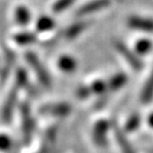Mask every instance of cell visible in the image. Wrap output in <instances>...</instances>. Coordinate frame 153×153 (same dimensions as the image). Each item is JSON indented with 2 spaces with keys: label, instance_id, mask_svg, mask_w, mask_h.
<instances>
[{
  "label": "cell",
  "instance_id": "1",
  "mask_svg": "<svg viewBox=\"0 0 153 153\" xmlns=\"http://www.w3.org/2000/svg\"><path fill=\"white\" fill-rule=\"evenodd\" d=\"M26 60L28 62V64L32 67L33 71L37 76L38 81L41 82L45 87L49 88L51 86V80L50 76L48 74V71L45 69L44 65L41 63L39 59L37 57V55L33 52H27L26 53Z\"/></svg>",
  "mask_w": 153,
  "mask_h": 153
},
{
  "label": "cell",
  "instance_id": "2",
  "mask_svg": "<svg viewBox=\"0 0 153 153\" xmlns=\"http://www.w3.org/2000/svg\"><path fill=\"white\" fill-rule=\"evenodd\" d=\"M111 123L105 119L97 121L93 129V140L99 148H105L108 145V131Z\"/></svg>",
  "mask_w": 153,
  "mask_h": 153
},
{
  "label": "cell",
  "instance_id": "3",
  "mask_svg": "<svg viewBox=\"0 0 153 153\" xmlns=\"http://www.w3.org/2000/svg\"><path fill=\"white\" fill-rule=\"evenodd\" d=\"M115 48H116V50L123 56L124 60L129 63L130 66H131L134 70H137V71H138V70H140L141 68H143V63H141V61L138 59V56H137L130 48H128L127 46L124 45L123 43H121V42H116V43H115Z\"/></svg>",
  "mask_w": 153,
  "mask_h": 153
},
{
  "label": "cell",
  "instance_id": "4",
  "mask_svg": "<svg viewBox=\"0 0 153 153\" xmlns=\"http://www.w3.org/2000/svg\"><path fill=\"white\" fill-rule=\"evenodd\" d=\"M22 127L25 140L29 141L33 132L34 122L30 114V106L28 103H24L22 105Z\"/></svg>",
  "mask_w": 153,
  "mask_h": 153
},
{
  "label": "cell",
  "instance_id": "5",
  "mask_svg": "<svg viewBox=\"0 0 153 153\" xmlns=\"http://www.w3.org/2000/svg\"><path fill=\"white\" fill-rule=\"evenodd\" d=\"M110 3H111L110 0H91L89 2L82 5V7L78 10L76 14L79 15V16H84V15L96 13V12H98V11H100V10L108 7V5H110Z\"/></svg>",
  "mask_w": 153,
  "mask_h": 153
},
{
  "label": "cell",
  "instance_id": "6",
  "mask_svg": "<svg viewBox=\"0 0 153 153\" xmlns=\"http://www.w3.org/2000/svg\"><path fill=\"white\" fill-rule=\"evenodd\" d=\"M71 111L69 104L67 103H53V104H46L43 105L39 108L41 114H49L54 116H66Z\"/></svg>",
  "mask_w": 153,
  "mask_h": 153
},
{
  "label": "cell",
  "instance_id": "7",
  "mask_svg": "<svg viewBox=\"0 0 153 153\" xmlns=\"http://www.w3.org/2000/svg\"><path fill=\"white\" fill-rule=\"evenodd\" d=\"M18 86H15L14 88H12V91L9 93L7 100L4 102L2 108V119L5 122L10 121L11 117H12L13 111H14V106H15V102H16V98H17V91H18Z\"/></svg>",
  "mask_w": 153,
  "mask_h": 153
},
{
  "label": "cell",
  "instance_id": "8",
  "mask_svg": "<svg viewBox=\"0 0 153 153\" xmlns=\"http://www.w3.org/2000/svg\"><path fill=\"white\" fill-rule=\"evenodd\" d=\"M130 28L145 32H153V19L143 18L139 16H131L128 19Z\"/></svg>",
  "mask_w": 153,
  "mask_h": 153
},
{
  "label": "cell",
  "instance_id": "9",
  "mask_svg": "<svg viewBox=\"0 0 153 153\" xmlns=\"http://www.w3.org/2000/svg\"><path fill=\"white\" fill-rule=\"evenodd\" d=\"M112 127H113V132H114L115 139L117 141L118 146L121 149L122 153H135L133 147L131 146L130 141L128 140L126 134L119 129V127H118L117 124L114 122V123L112 124Z\"/></svg>",
  "mask_w": 153,
  "mask_h": 153
},
{
  "label": "cell",
  "instance_id": "10",
  "mask_svg": "<svg viewBox=\"0 0 153 153\" xmlns=\"http://www.w3.org/2000/svg\"><path fill=\"white\" fill-rule=\"evenodd\" d=\"M57 66L61 70L65 72H72L76 69L78 64L74 57L69 56V55H63L57 61Z\"/></svg>",
  "mask_w": 153,
  "mask_h": 153
},
{
  "label": "cell",
  "instance_id": "11",
  "mask_svg": "<svg viewBox=\"0 0 153 153\" xmlns=\"http://www.w3.org/2000/svg\"><path fill=\"white\" fill-rule=\"evenodd\" d=\"M153 99V72L146 82L140 94V101L143 104H148Z\"/></svg>",
  "mask_w": 153,
  "mask_h": 153
},
{
  "label": "cell",
  "instance_id": "12",
  "mask_svg": "<svg viewBox=\"0 0 153 153\" xmlns=\"http://www.w3.org/2000/svg\"><path fill=\"white\" fill-rule=\"evenodd\" d=\"M128 78L124 74H117L113 76L111 78V80L108 83V88H110L112 91H118L121 87H123L124 84L127 83Z\"/></svg>",
  "mask_w": 153,
  "mask_h": 153
},
{
  "label": "cell",
  "instance_id": "13",
  "mask_svg": "<svg viewBox=\"0 0 153 153\" xmlns=\"http://www.w3.org/2000/svg\"><path fill=\"white\" fill-rule=\"evenodd\" d=\"M85 28H86L85 22H76V24H72L71 26L68 27V28L65 30L64 35L67 39H74L76 36H79L80 33H81Z\"/></svg>",
  "mask_w": 153,
  "mask_h": 153
},
{
  "label": "cell",
  "instance_id": "14",
  "mask_svg": "<svg viewBox=\"0 0 153 153\" xmlns=\"http://www.w3.org/2000/svg\"><path fill=\"white\" fill-rule=\"evenodd\" d=\"M30 18H31V15L29 10L26 7H16V11H15V19L19 25H27L30 22Z\"/></svg>",
  "mask_w": 153,
  "mask_h": 153
},
{
  "label": "cell",
  "instance_id": "15",
  "mask_svg": "<svg viewBox=\"0 0 153 153\" xmlns=\"http://www.w3.org/2000/svg\"><path fill=\"white\" fill-rule=\"evenodd\" d=\"M36 39V36L31 32H22L14 35V41L18 45H29L33 44Z\"/></svg>",
  "mask_w": 153,
  "mask_h": 153
},
{
  "label": "cell",
  "instance_id": "16",
  "mask_svg": "<svg viewBox=\"0 0 153 153\" xmlns=\"http://www.w3.org/2000/svg\"><path fill=\"white\" fill-rule=\"evenodd\" d=\"M54 27V20L49 16H41L36 22V28L39 32L48 31Z\"/></svg>",
  "mask_w": 153,
  "mask_h": 153
},
{
  "label": "cell",
  "instance_id": "17",
  "mask_svg": "<svg viewBox=\"0 0 153 153\" xmlns=\"http://www.w3.org/2000/svg\"><path fill=\"white\" fill-rule=\"evenodd\" d=\"M140 124V116L138 114H132L124 124V130L127 132H133L138 129Z\"/></svg>",
  "mask_w": 153,
  "mask_h": 153
},
{
  "label": "cell",
  "instance_id": "18",
  "mask_svg": "<svg viewBox=\"0 0 153 153\" xmlns=\"http://www.w3.org/2000/svg\"><path fill=\"white\" fill-rule=\"evenodd\" d=\"M151 48H152V43L147 38L139 39L136 43V45H135V50L139 54H146V53H148L150 51Z\"/></svg>",
  "mask_w": 153,
  "mask_h": 153
},
{
  "label": "cell",
  "instance_id": "19",
  "mask_svg": "<svg viewBox=\"0 0 153 153\" xmlns=\"http://www.w3.org/2000/svg\"><path fill=\"white\" fill-rule=\"evenodd\" d=\"M89 88H91V93L97 94V95H103L106 91V89H108V84L105 83V82L101 81V80H97V81L91 83Z\"/></svg>",
  "mask_w": 153,
  "mask_h": 153
},
{
  "label": "cell",
  "instance_id": "20",
  "mask_svg": "<svg viewBox=\"0 0 153 153\" xmlns=\"http://www.w3.org/2000/svg\"><path fill=\"white\" fill-rule=\"evenodd\" d=\"M74 2V0H57L56 2L53 4V12L55 13L63 12L66 9H68Z\"/></svg>",
  "mask_w": 153,
  "mask_h": 153
},
{
  "label": "cell",
  "instance_id": "21",
  "mask_svg": "<svg viewBox=\"0 0 153 153\" xmlns=\"http://www.w3.org/2000/svg\"><path fill=\"white\" fill-rule=\"evenodd\" d=\"M16 82L18 87H22V86H27L28 84V76H27V74L22 68H19L17 69L16 72Z\"/></svg>",
  "mask_w": 153,
  "mask_h": 153
},
{
  "label": "cell",
  "instance_id": "22",
  "mask_svg": "<svg viewBox=\"0 0 153 153\" xmlns=\"http://www.w3.org/2000/svg\"><path fill=\"white\" fill-rule=\"evenodd\" d=\"M11 148V139L5 134H0V150L7 151Z\"/></svg>",
  "mask_w": 153,
  "mask_h": 153
},
{
  "label": "cell",
  "instance_id": "23",
  "mask_svg": "<svg viewBox=\"0 0 153 153\" xmlns=\"http://www.w3.org/2000/svg\"><path fill=\"white\" fill-rule=\"evenodd\" d=\"M91 94V88L87 87V86H80L79 88L76 89V96L81 99H85L87 97H89Z\"/></svg>",
  "mask_w": 153,
  "mask_h": 153
},
{
  "label": "cell",
  "instance_id": "24",
  "mask_svg": "<svg viewBox=\"0 0 153 153\" xmlns=\"http://www.w3.org/2000/svg\"><path fill=\"white\" fill-rule=\"evenodd\" d=\"M55 135H56V129H55V128L53 127V128H51V129L48 130L46 137H47L48 140L51 141V140H53V139L55 138Z\"/></svg>",
  "mask_w": 153,
  "mask_h": 153
},
{
  "label": "cell",
  "instance_id": "25",
  "mask_svg": "<svg viewBox=\"0 0 153 153\" xmlns=\"http://www.w3.org/2000/svg\"><path fill=\"white\" fill-rule=\"evenodd\" d=\"M148 124L153 129V113H151L148 117Z\"/></svg>",
  "mask_w": 153,
  "mask_h": 153
},
{
  "label": "cell",
  "instance_id": "26",
  "mask_svg": "<svg viewBox=\"0 0 153 153\" xmlns=\"http://www.w3.org/2000/svg\"><path fill=\"white\" fill-rule=\"evenodd\" d=\"M149 153H153V149L152 150H149Z\"/></svg>",
  "mask_w": 153,
  "mask_h": 153
},
{
  "label": "cell",
  "instance_id": "27",
  "mask_svg": "<svg viewBox=\"0 0 153 153\" xmlns=\"http://www.w3.org/2000/svg\"><path fill=\"white\" fill-rule=\"evenodd\" d=\"M118 1H121V0H118Z\"/></svg>",
  "mask_w": 153,
  "mask_h": 153
}]
</instances>
